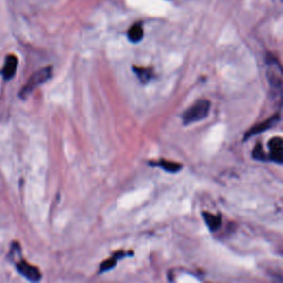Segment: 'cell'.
<instances>
[{"label":"cell","instance_id":"cell-6","mask_svg":"<svg viewBox=\"0 0 283 283\" xmlns=\"http://www.w3.org/2000/svg\"><path fill=\"white\" fill-rule=\"evenodd\" d=\"M18 67V58L14 54L7 55L5 66L2 69V75L6 80H10L16 74Z\"/></svg>","mask_w":283,"mask_h":283},{"label":"cell","instance_id":"cell-4","mask_svg":"<svg viewBox=\"0 0 283 283\" xmlns=\"http://www.w3.org/2000/svg\"><path fill=\"white\" fill-rule=\"evenodd\" d=\"M279 121H280V115L274 114L273 117L266 118V121L258 123V124H256L253 127H251L249 131H247V133L245 135V139L252 137L254 136V135L260 134L262 132H265V131L271 129V127H273L274 125H276Z\"/></svg>","mask_w":283,"mask_h":283},{"label":"cell","instance_id":"cell-2","mask_svg":"<svg viewBox=\"0 0 283 283\" xmlns=\"http://www.w3.org/2000/svg\"><path fill=\"white\" fill-rule=\"evenodd\" d=\"M210 110V102L206 99L198 100L195 102L186 112L183 114V123L185 125H189L191 123L202 121L208 117Z\"/></svg>","mask_w":283,"mask_h":283},{"label":"cell","instance_id":"cell-7","mask_svg":"<svg viewBox=\"0 0 283 283\" xmlns=\"http://www.w3.org/2000/svg\"><path fill=\"white\" fill-rule=\"evenodd\" d=\"M202 217L205 219V222L208 228L211 231H216L221 226V216L220 215H213L209 214L208 211H204L202 213Z\"/></svg>","mask_w":283,"mask_h":283},{"label":"cell","instance_id":"cell-12","mask_svg":"<svg viewBox=\"0 0 283 283\" xmlns=\"http://www.w3.org/2000/svg\"><path fill=\"white\" fill-rule=\"evenodd\" d=\"M253 158L258 159V161H268L266 158H269L264 153V150H262V145L261 144H257L256 147L253 150Z\"/></svg>","mask_w":283,"mask_h":283},{"label":"cell","instance_id":"cell-9","mask_svg":"<svg viewBox=\"0 0 283 283\" xmlns=\"http://www.w3.org/2000/svg\"><path fill=\"white\" fill-rule=\"evenodd\" d=\"M150 165L153 166H158L161 167L162 169H164L166 171H168V173H177V171L182 170L183 166L179 164V163L176 162H171V161H166V159H162V161H159L157 163H151Z\"/></svg>","mask_w":283,"mask_h":283},{"label":"cell","instance_id":"cell-8","mask_svg":"<svg viewBox=\"0 0 283 283\" xmlns=\"http://www.w3.org/2000/svg\"><path fill=\"white\" fill-rule=\"evenodd\" d=\"M125 256V252H123V251H119V252L114 253L112 257L110 259H107V260H104L100 266V270H99V273H103V272H106V271H110L111 269H113L115 266L117 264V260L118 259H121Z\"/></svg>","mask_w":283,"mask_h":283},{"label":"cell","instance_id":"cell-11","mask_svg":"<svg viewBox=\"0 0 283 283\" xmlns=\"http://www.w3.org/2000/svg\"><path fill=\"white\" fill-rule=\"evenodd\" d=\"M133 70H134V72L137 74V77L143 83L150 81V80L151 79V71L150 70L144 69V67H134Z\"/></svg>","mask_w":283,"mask_h":283},{"label":"cell","instance_id":"cell-10","mask_svg":"<svg viewBox=\"0 0 283 283\" xmlns=\"http://www.w3.org/2000/svg\"><path fill=\"white\" fill-rule=\"evenodd\" d=\"M143 35H144V31H143V27L141 23H136L130 28L129 33H127V37L129 40L133 43H137L143 39Z\"/></svg>","mask_w":283,"mask_h":283},{"label":"cell","instance_id":"cell-5","mask_svg":"<svg viewBox=\"0 0 283 283\" xmlns=\"http://www.w3.org/2000/svg\"><path fill=\"white\" fill-rule=\"evenodd\" d=\"M270 155L269 159L278 164H282L283 162V142L281 137L271 138L269 142Z\"/></svg>","mask_w":283,"mask_h":283},{"label":"cell","instance_id":"cell-1","mask_svg":"<svg viewBox=\"0 0 283 283\" xmlns=\"http://www.w3.org/2000/svg\"><path fill=\"white\" fill-rule=\"evenodd\" d=\"M51 77H52V67L51 66L45 67L42 69L38 70L37 72H34L31 75L29 80H28V82L21 87L19 97L21 99H27L38 86L46 83Z\"/></svg>","mask_w":283,"mask_h":283},{"label":"cell","instance_id":"cell-3","mask_svg":"<svg viewBox=\"0 0 283 283\" xmlns=\"http://www.w3.org/2000/svg\"><path fill=\"white\" fill-rule=\"evenodd\" d=\"M16 268H17L18 272L21 274V276L28 279L29 281L37 282L40 281V279H41V272H40V270L37 266L30 265L29 262L23 260V259H21V260L16 264Z\"/></svg>","mask_w":283,"mask_h":283}]
</instances>
